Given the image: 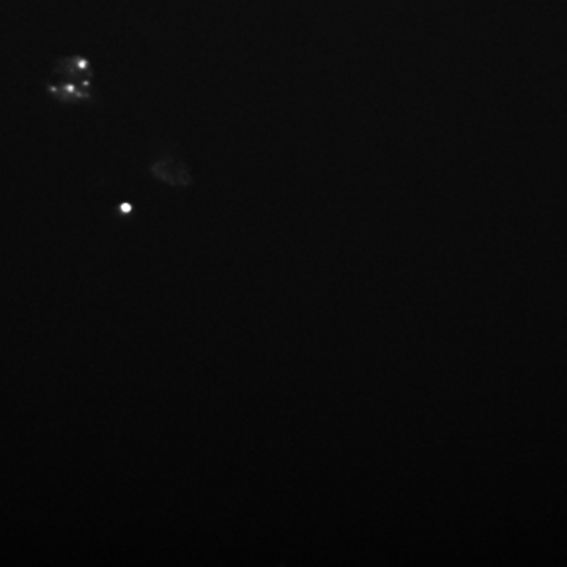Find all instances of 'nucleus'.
Instances as JSON below:
<instances>
[{
  "label": "nucleus",
  "instance_id": "nucleus-1",
  "mask_svg": "<svg viewBox=\"0 0 567 567\" xmlns=\"http://www.w3.org/2000/svg\"><path fill=\"white\" fill-rule=\"evenodd\" d=\"M122 208H123V212H128V210H129V205H123Z\"/></svg>",
  "mask_w": 567,
  "mask_h": 567
}]
</instances>
